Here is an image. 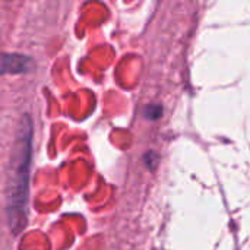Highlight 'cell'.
<instances>
[{"mask_svg": "<svg viewBox=\"0 0 250 250\" xmlns=\"http://www.w3.org/2000/svg\"><path fill=\"white\" fill-rule=\"evenodd\" d=\"M31 146L32 122L28 116H23L19 122L10 151L6 183V217L13 234H19L25 229L28 220Z\"/></svg>", "mask_w": 250, "mask_h": 250, "instance_id": "6da1fadb", "label": "cell"}, {"mask_svg": "<svg viewBox=\"0 0 250 250\" xmlns=\"http://www.w3.org/2000/svg\"><path fill=\"white\" fill-rule=\"evenodd\" d=\"M163 113V108L160 105H148L145 110H144V116L146 119H158Z\"/></svg>", "mask_w": 250, "mask_h": 250, "instance_id": "3957f363", "label": "cell"}, {"mask_svg": "<svg viewBox=\"0 0 250 250\" xmlns=\"http://www.w3.org/2000/svg\"><path fill=\"white\" fill-rule=\"evenodd\" d=\"M32 67V60L21 54H3L1 70L3 73H22Z\"/></svg>", "mask_w": 250, "mask_h": 250, "instance_id": "7a4b0ae2", "label": "cell"}]
</instances>
